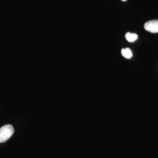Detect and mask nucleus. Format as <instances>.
Instances as JSON below:
<instances>
[{
  "label": "nucleus",
  "mask_w": 158,
  "mask_h": 158,
  "mask_svg": "<svg viewBox=\"0 0 158 158\" xmlns=\"http://www.w3.org/2000/svg\"><path fill=\"white\" fill-rule=\"evenodd\" d=\"M14 128L10 124L6 125L0 128V143H3L11 138L14 133Z\"/></svg>",
  "instance_id": "obj_1"
},
{
  "label": "nucleus",
  "mask_w": 158,
  "mask_h": 158,
  "mask_svg": "<svg viewBox=\"0 0 158 158\" xmlns=\"http://www.w3.org/2000/svg\"><path fill=\"white\" fill-rule=\"evenodd\" d=\"M122 1H123V2H126L127 0H121Z\"/></svg>",
  "instance_id": "obj_5"
},
{
  "label": "nucleus",
  "mask_w": 158,
  "mask_h": 158,
  "mask_svg": "<svg viewBox=\"0 0 158 158\" xmlns=\"http://www.w3.org/2000/svg\"><path fill=\"white\" fill-rule=\"evenodd\" d=\"M122 56L127 59H131L132 56V52L129 48H123L121 51Z\"/></svg>",
  "instance_id": "obj_4"
},
{
  "label": "nucleus",
  "mask_w": 158,
  "mask_h": 158,
  "mask_svg": "<svg viewBox=\"0 0 158 158\" xmlns=\"http://www.w3.org/2000/svg\"><path fill=\"white\" fill-rule=\"evenodd\" d=\"M125 37L128 41L133 42L138 39V35L135 33H131L128 32L125 34Z\"/></svg>",
  "instance_id": "obj_3"
},
{
  "label": "nucleus",
  "mask_w": 158,
  "mask_h": 158,
  "mask_svg": "<svg viewBox=\"0 0 158 158\" xmlns=\"http://www.w3.org/2000/svg\"><path fill=\"white\" fill-rule=\"evenodd\" d=\"M144 28L150 33H158V19L150 20L145 23Z\"/></svg>",
  "instance_id": "obj_2"
}]
</instances>
